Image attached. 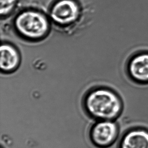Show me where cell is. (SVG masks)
<instances>
[{
    "label": "cell",
    "instance_id": "6da1fadb",
    "mask_svg": "<svg viewBox=\"0 0 148 148\" xmlns=\"http://www.w3.org/2000/svg\"><path fill=\"white\" fill-rule=\"evenodd\" d=\"M84 105L88 114L100 120H115L123 110V103L120 96L114 90L104 88L88 92Z\"/></svg>",
    "mask_w": 148,
    "mask_h": 148
},
{
    "label": "cell",
    "instance_id": "7a4b0ae2",
    "mask_svg": "<svg viewBox=\"0 0 148 148\" xmlns=\"http://www.w3.org/2000/svg\"><path fill=\"white\" fill-rule=\"evenodd\" d=\"M13 24L17 33L29 40L44 38L50 30L48 17L44 13L34 9H24L18 13Z\"/></svg>",
    "mask_w": 148,
    "mask_h": 148
},
{
    "label": "cell",
    "instance_id": "3957f363",
    "mask_svg": "<svg viewBox=\"0 0 148 148\" xmlns=\"http://www.w3.org/2000/svg\"><path fill=\"white\" fill-rule=\"evenodd\" d=\"M80 14V5L75 0H57L52 5L49 12L50 19L60 26L74 23Z\"/></svg>",
    "mask_w": 148,
    "mask_h": 148
},
{
    "label": "cell",
    "instance_id": "277c9868",
    "mask_svg": "<svg viewBox=\"0 0 148 148\" xmlns=\"http://www.w3.org/2000/svg\"><path fill=\"white\" fill-rule=\"evenodd\" d=\"M119 133V127L115 120H100L92 128L90 138L98 147L109 148L116 142Z\"/></svg>",
    "mask_w": 148,
    "mask_h": 148
},
{
    "label": "cell",
    "instance_id": "5b68a950",
    "mask_svg": "<svg viewBox=\"0 0 148 148\" xmlns=\"http://www.w3.org/2000/svg\"><path fill=\"white\" fill-rule=\"evenodd\" d=\"M125 71L132 82L140 85L148 84V51L132 54L126 62Z\"/></svg>",
    "mask_w": 148,
    "mask_h": 148
},
{
    "label": "cell",
    "instance_id": "8992f818",
    "mask_svg": "<svg viewBox=\"0 0 148 148\" xmlns=\"http://www.w3.org/2000/svg\"><path fill=\"white\" fill-rule=\"evenodd\" d=\"M117 148H148V128L136 126L124 132Z\"/></svg>",
    "mask_w": 148,
    "mask_h": 148
},
{
    "label": "cell",
    "instance_id": "52a82bcc",
    "mask_svg": "<svg viewBox=\"0 0 148 148\" xmlns=\"http://www.w3.org/2000/svg\"><path fill=\"white\" fill-rule=\"evenodd\" d=\"M0 66L4 72H11L15 70L20 63V56L17 50L11 45H2L0 49Z\"/></svg>",
    "mask_w": 148,
    "mask_h": 148
},
{
    "label": "cell",
    "instance_id": "ba28073f",
    "mask_svg": "<svg viewBox=\"0 0 148 148\" xmlns=\"http://www.w3.org/2000/svg\"><path fill=\"white\" fill-rule=\"evenodd\" d=\"M18 0H0V15L1 18L10 15L16 8Z\"/></svg>",
    "mask_w": 148,
    "mask_h": 148
}]
</instances>
